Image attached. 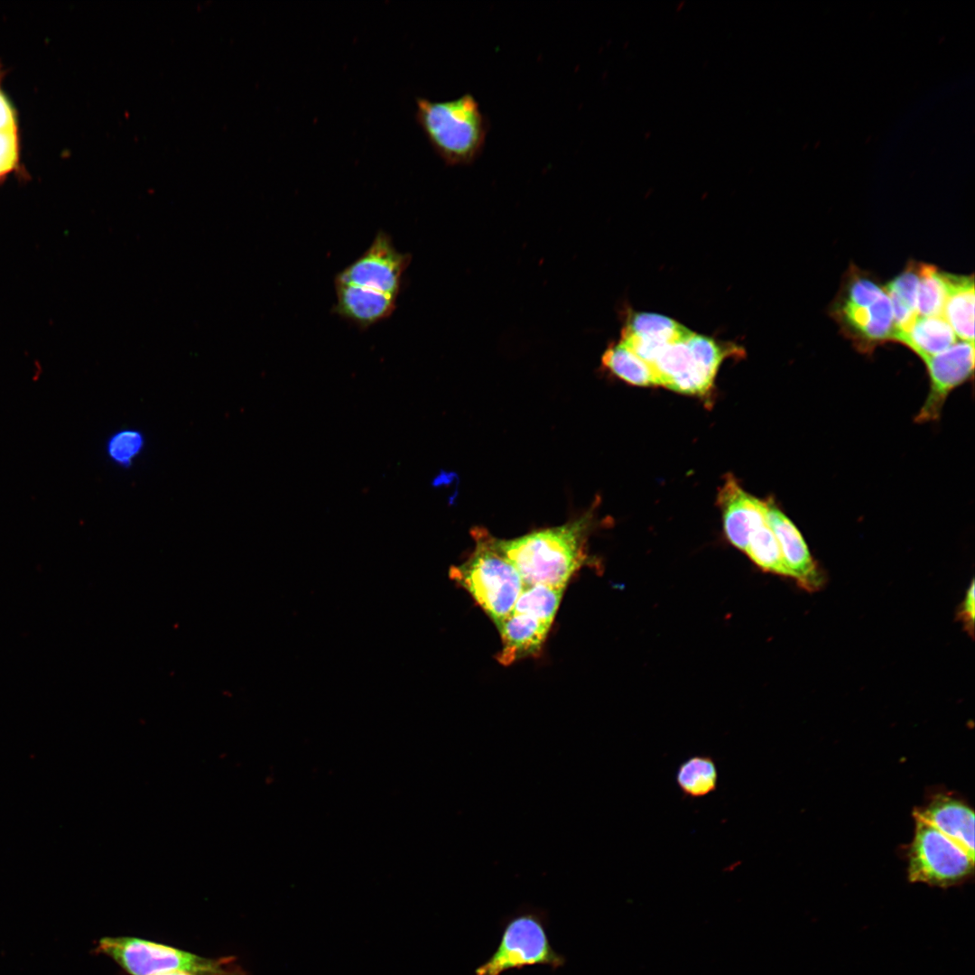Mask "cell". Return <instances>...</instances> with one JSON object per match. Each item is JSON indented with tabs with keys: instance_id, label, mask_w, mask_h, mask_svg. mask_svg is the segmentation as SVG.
Wrapping results in <instances>:
<instances>
[{
	"instance_id": "cell-7",
	"label": "cell",
	"mask_w": 975,
	"mask_h": 975,
	"mask_svg": "<svg viewBox=\"0 0 975 975\" xmlns=\"http://www.w3.org/2000/svg\"><path fill=\"white\" fill-rule=\"evenodd\" d=\"M96 952L106 954L132 975L180 970L193 975H244L228 959H207L164 944L134 937H104Z\"/></svg>"
},
{
	"instance_id": "cell-14",
	"label": "cell",
	"mask_w": 975,
	"mask_h": 975,
	"mask_svg": "<svg viewBox=\"0 0 975 975\" xmlns=\"http://www.w3.org/2000/svg\"><path fill=\"white\" fill-rule=\"evenodd\" d=\"M914 816L938 830L974 857V812L965 803L939 795L924 809L915 810Z\"/></svg>"
},
{
	"instance_id": "cell-6",
	"label": "cell",
	"mask_w": 975,
	"mask_h": 975,
	"mask_svg": "<svg viewBox=\"0 0 975 975\" xmlns=\"http://www.w3.org/2000/svg\"><path fill=\"white\" fill-rule=\"evenodd\" d=\"M564 590L542 585L523 589L498 628L502 647L497 659L501 664L508 665L540 652Z\"/></svg>"
},
{
	"instance_id": "cell-13",
	"label": "cell",
	"mask_w": 975,
	"mask_h": 975,
	"mask_svg": "<svg viewBox=\"0 0 975 975\" xmlns=\"http://www.w3.org/2000/svg\"><path fill=\"white\" fill-rule=\"evenodd\" d=\"M334 285L336 303L332 312L360 329L389 318L396 309L395 297L335 281Z\"/></svg>"
},
{
	"instance_id": "cell-8",
	"label": "cell",
	"mask_w": 975,
	"mask_h": 975,
	"mask_svg": "<svg viewBox=\"0 0 975 975\" xmlns=\"http://www.w3.org/2000/svg\"><path fill=\"white\" fill-rule=\"evenodd\" d=\"M915 823L909 851L911 882L947 887L972 874L974 857L930 824L917 819Z\"/></svg>"
},
{
	"instance_id": "cell-26",
	"label": "cell",
	"mask_w": 975,
	"mask_h": 975,
	"mask_svg": "<svg viewBox=\"0 0 975 975\" xmlns=\"http://www.w3.org/2000/svg\"><path fill=\"white\" fill-rule=\"evenodd\" d=\"M151 975H193V974H191L190 972H187V971H184V970H164V971L156 972V973H153V974H151Z\"/></svg>"
},
{
	"instance_id": "cell-17",
	"label": "cell",
	"mask_w": 975,
	"mask_h": 975,
	"mask_svg": "<svg viewBox=\"0 0 975 975\" xmlns=\"http://www.w3.org/2000/svg\"><path fill=\"white\" fill-rule=\"evenodd\" d=\"M675 782L682 794L689 799L696 800L714 793L719 782L714 758L709 755L686 758L677 768Z\"/></svg>"
},
{
	"instance_id": "cell-2",
	"label": "cell",
	"mask_w": 975,
	"mask_h": 975,
	"mask_svg": "<svg viewBox=\"0 0 975 975\" xmlns=\"http://www.w3.org/2000/svg\"><path fill=\"white\" fill-rule=\"evenodd\" d=\"M415 103L418 125L447 165H469L481 154L488 124L470 93L445 101L417 98Z\"/></svg>"
},
{
	"instance_id": "cell-5",
	"label": "cell",
	"mask_w": 975,
	"mask_h": 975,
	"mask_svg": "<svg viewBox=\"0 0 975 975\" xmlns=\"http://www.w3.org/2000/svg\"><path fill=\"white\" fill-rule=\"evenodd\" d=\"M547 915L539 909L525 907L508 917L503 924L499 943L475 975H501L509 970L546 965L552 970L565 964V957L554 951L547 935Z\"/></svg>"
},
{
	"instance_id": "cell-9",
	"label": "cell",
	"mask_w": 975,
	"mask_h": 975,
	"mask_svg": "<svg viewBox=\"0 0 975 975\" xmlns=\"http://www.w3.org/2000/svg\"><path fill=\"white\" fill-rule=\"evenodd\" d=\"M411 255L399 252L385 231H378L368 248L341 270L335 282L353 284L397 298Z\"/></svg>"
},
{
	"instance_id": "cell-18",
	"label": "cell",
	"mask_w": 975,
	"mask_h": 975,
	"mask_svg": "<svg viewBox=\"0 0 975 975\" xmlns=\"http://www.w3.org/2000/svg\"><path fill=\"white\" fill-rule=\"evenodd\" d=\"M602 364L622 380L635 385H658L651 366L621 341L610 346L602 356Z\"/></svg>"
},
{
	"instance_id": "cell-4",
	"label": "cell",
	"mask_w": 975,
	"mask_h": 975,
	"mask_svg": "<svg viewBox=\"0 0 975 975\" xmlns=\"http://www.w3.org/2000/svg\"><path fill=\"white\" fill-rule=\"evenodd\" d=\"M475 548L468 559L450 570V577L466 590L497 629L525 588L515 566L499 552L485 528L471 530Z\"/></svg>"
},
{
	"instance_id": "cell-21",
	"label": "cell",
	"mask_w": 975,
	"mask_h": 975,
	"mask_svg": "<svg viewBox=\"0 0 975 975\" xmlns=\"http://www.w3.org/2000/svg\"><path fill=\"white\" fill-rule=\"evenodd\" d=\"M745 552L764 571L787 577L779 544L767 521L751 533Z\"/></svg>"
},
{
	"instance_id": "cell-10",
	"label": "cell",
	"mask_w": 975,
	"mask_h": 975,
	"mask_svg": "<svg viewBox=\"0 0 975 975\" xmlns=\"http://www.w3.org/2000/svg\"><path fill=\"white\" fill-rule=\"evenodd\" d=\"M929 379V392L915 416L917 422H934L940 418L949 394L969 378L974 371V343L959 341L944 351L923 360Z\"/></svg>"
},
{
	"instance_id": "cell-23",
	"label": "cell",
	"mask_w": 975,
	"mask_h": 975,
	"mask_svg": "<svg viewBox=\"0 0 975 975\" xmlns=\"http://www.w3.org/2000/svg\"><path fill=\"white\" fill-rule=\"evenodd\" d=\"M146 446L145 435L135 428H121L111 433L105 444L108 460L120 468H129Z\"/></svg>"
},
{
	"instance_id": "cell-1",
	"label": "cell",
	"mask_w": 975,
	"mask_h": 975,
	"mask_svg": "<svg viewBox=\"0 0 975 975\" xmlns=\"http://www.w3.org/2000/svg\"><path fill=\"white\" fill-rule=\"evenodd\" d=\"M592 513L560 526L534 531L514 539L494 543L515 566L525 587L542 585L565 589L587 558L586 542Z\"/></svg>"
},
{
	"instance_id": "cell-3",
	"label": "cell",
	"mask_w": 975,
	"mask_h": 975,
	"mask_svg": "<svg viewBox=\"0 0 975 975\" xmlns=\"http://www.w3.org/2000/svg\"><path fill=\"white\" fill-rule=\"evenodd\" d=\"M830 311L845 337L861 352L871 353L894 339L893 309L885 287L857 266L846 272Z\"/></svg>"
},
{
	"instance_id": "cell-16",
	"label": "cell",
	"mask_w": 975,
	"mask_h": 975,
	"mask_svg": "<svg viewBox=\"0 0 975 975\" xmlns=\"http://www.w3.org/2000/svg\"><path fill=\"white\" fill-rule=\"evenodd\" d=\"M957 337L942 315L917 316L910 329L896 337L922 360L937 355L957 342Z\"/></svg>"
},
{
	"instance_id": "cell-25",
	"label": "cell",
	"mask_w": 975,
	"mask_h": 975,
	"mask_svg": "<svg viewBox=\"0 0 975 975\" xmlns=\"http://www.w3.org/2000/svg\"><path fill=\"white\" fill-rule=\"evenodd\" d=\"M974 587H975L974 586V580H972L971 583H970V586L968 589V590L966 592V595H965V598L962 600V602H961V604L960 606L959 611L957 613V617H958L959 620L963 624V627H964L965 630L967 631L968 635L970 636H971V637H973V635H974V614H975V604H974V601H975L974 594H975V592H974Z\"/></svg>"
},
{
	"instance_id": "cell-20",
	"label": "cell",
	"mask_w": 975,
	"mask_h": 975,
	"mask_svg": "<svg viewBox=\"0 0 975 975\" xmlns=\"http://www.w3.org/2000/svg\"><path fill=\"white\" fill-rule=\"evenodd\" d=\"M947 291L946 273L922 263L915 302L917 315H942Z\"/></svg>"
},
{
	"instance_id": "cell-11",
	"label": "cell",
	"mask_w": 975,
	"mask_h": 975,
	"mask_svg": "<svg viewBox=\"0 0 975 975\" xmlns=\"http://www.w3.org/2000/svg\"><path fill=\"white\" fill-rule=\"evenodd\" d=\"M766 503V521L779 544L787 577L795 580L808 591L819 590L826 578L813 560L803 535L771 500Z\"/></svg>"
},
{
	"instance_id": "cell-24",
	"label": "cell",
	"mask_w": 975,
	"mask_h": 975,
	"mask_svg": "<svg viewBox=\"0 0 975 975\" xmlns=\"http://www.w3.org/2000/svg\"><path fill=\"white\" fill-rule=\"evenodd\" d=\"M687 343L695 363L713 376H716L722 360L730 353L714 339L695 332H692Z\"/></svg>"
},
{
	"instance_id": "cell-12",
	"label": "cell",
	"mask_w": 975,
	"mask_h": 975,
	"mask_svg": "<svg viewBox=\"0 0 975 975\" xmlns=\"http://www.w3.org/2000/svg\"><path fill=\"white\" fill-rule=\"evenodd\" d=\"M724 532L738 549L746 550L751 533L766 522V503L745 492L732 477L719 494Z\"/></svg>"
},
{
	"instance_id": "cell-22",
	"label": "cell",
	"mask_w": 975,
	"mask_h": 975,
	"mask_svg": "<svg viewBox=\"0 0 975 975\" xmlns=\"http://www.w3.org/2000/svg\"><path fill=\"white\" fill-rule=\"evenodd\" d=\"M14 110L0 88V178L14 171L19 158Z\"/></svg>"
},
{
	"instance_id": "cell-15",
	"label": "cell",
	"mask_w": 975,
	"mask_h": 975,
	"mask_svg": "<svg viewBox=\"0 0 975 975\" xmlns=\"http://www.w3.org/2000/svg\"><path fill=\"white\" fill-rule=\"evenodd\" d=\"M947 297L942 316L962 341L974 343V279L973 275L946 273Z\"/></svg>"
},
{
	"instance_id": "cell-19",
	"label": "cell",
	"mask_w": 975,
	"mask_h": 975,
	"mask_svg": "<svg viewBox=\"0 0 975 975\" xmlns=\"http://www.w3.org/2000/svg\"><path fill=\"white\" fill-rule=\"evenodd\" d=\"M623 330L661 343L684 339L692 332L674 320L647 312L634 314Z\"/></svg>"
}]
</instances>
